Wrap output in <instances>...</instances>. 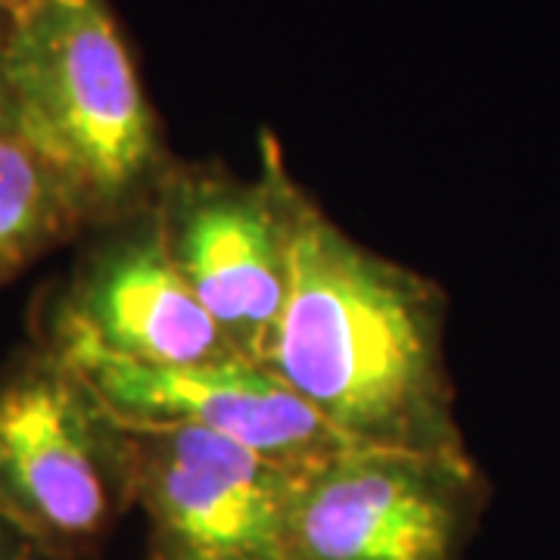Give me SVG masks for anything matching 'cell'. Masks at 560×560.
Here are the masks:
<instances>
[{"instance_id":"cell-9","label":"cell","mask_w":560,"mask_h":560,"mask_svg":"<svg viewBox=\"0 0 560 560\" xmlns=\"http://www.w3.org/2000/svg\"><path fill=\"white\" fill-rule=\"evenodd\" d=\"M81 231L69 187L16 135H0V283Z\"/></svg>"},{"instance_id":"cell-4","label":"cell","mask_w":560,"mask_h":560,"mask_svg":"<svg viewBox=\"0 0 560 560\" xmlns=\"http://www.w3.org/2000/svg\"><path fill=\"white\" fill-rule=\"evenodd\" d=\"M259 175L175 165L153 197L162 237L202 308L243 359L265 364L290 290L300 184L261 135Z\"/></svg>"},{"instance_id":"cell-10","label":"cell","mask_w":560,"mask_h":560,"mask_svg":"<svg viewBox=\"0 0 560 560\" xmlns=\"http://www.w3.org/2000/svg\"><path fill=\"white\" fill-rule=\"evenodd\" d=\"M0 560H54L0 514Z\"/></svg>"},{"instance_id":"cell-6","label":"cell","mask_w":560,"mask_h":560,"mask_svg":"<svg viewBox=\"0 0 560 560\" xmlns=\"http://www.w3.org/2000/svg\"><path fill=\"white\" fill-rule=\"evenodd\" d=\"M128 423V420H125ZM143 560H287L302 474L187 423H128Z\"/></svg>"},{"instance_id":"cell-2","label":"cell","mask_w":560,"mask_h":560,"mask_svg":"<svg viewBox=\"0 0 560 560\" xmlns=\"http://www.w3.org/2000/svg\"><path fill=\"white\" fill-rule=\"evenodd\" d=\"M13 135L79 202L88 231L156 197L172 160L106 0H35L7 16Z\"/></svg>"},{"instance_id":"cell-8","label":"cell","mask_w":560,"mask_h":560,"mask_svg":"<svg viewBox=\"0 0 560 560\" xmlns=\"http://www.w3.org/2000/svg\"><path fill=\"white\" fill-rule=\"evenodd\" d=\"M128 423H187L256 448L290 467H315L346 442L265 364H138L81 355L66 359Z\"/></svg>"},{"instance_id":"cell-12","label":"cell","mask_w":560,"mask_h":560,"mask_svg":"<svg viewBox=\"0 0 560 560\" xmlns=\"http://www.w3.org/2000/svg\"><path fill=\"white\" fill-rule=\"evenodd\" d=\"M28 3H35V0H0V16H13L16 10L28 7Z\"/></svg>"},{"instance_id":"cell-1","label":"cell","mask_w":560,"mask_h":560,"mask_svg":"<svg viewBox=\"0 0 560 560\" xmlns=\"http://www.w3.org/2000/svg\"><path fill=\"white\" fill-rule=\"evenodd\" d=\"M440 287L349 237L305 190L265 368L346 445L467 452Z\"/></svg>"},{"instance_id":"cell-3","label":"cell","mask_w":560,"mask_h":560,"mask_svg":"<svg viewBox=\"0 0 560 560\" xmlns=\"http://www.w3.org/2000/svg\"><path fill=\"white\" fill-rule=\"evenodd\" d=\"M131 508L128 423L50 346L0 368V514L47 558H91Z\"/></svg>"},{"instance_id":"cell-11","label":"cell","mask_w":560,"mask_h":560,"mask_svg":"<svg viewBox=\"0 0 560 560\" xmlns=\"http://www.w3.org/2000/svg\"><path fill=\"white\" fill-rule=\"evenodd\" d=\"M3 40H7V16H0V135H13L10 97H7V81H3Z\"/></svg>"},{"instance_id":"cell-5","label":"cell","mask_w":560,"mask_h":560,"mask_svg":"<svg viewBox=\"0 0 560 560\" xmlns=\"http://www.w3.org/2000/svg\"><path fill=\"white\" fill-rule=\"evenodd\" d=\"M486 504L470 448L346 445L302 474L287 560H464Z\"/></svg>"},{"instance_id":"cell-7","label":"cell","mask_w":560,"mask_h":560,"mask_svg":"<svg viewBox=\"0 0 560 560\" xmlns=\"http://www.w3.org/2000/svg\"><path fill=\"white\" fill-rule=\"evenodd\" d=\"M62 359L138 364L243 359L172 259L153 202L97 228L44 315L40 340Z\"/></svg>"}]
</instances>
